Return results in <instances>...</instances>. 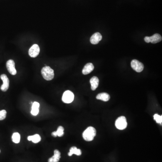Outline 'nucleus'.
I'll use <instances>...</instances> for the list:
<instances>
[{"mask_svg":"<svg viewBox=\"0 0 162 162\" xmlns=\"http://www.w3.org/2000/svg\"><path fill=\"white\" fill-rule=\"evenodd\" d=\"M97 131L94 127L89 126L84 131L82 134L83 139L87 141H91L96 136Z\"/></svg>","mask_w":162,"mask_h":162,"instance_id":"1","label":"nucleus"},{"mask_svg":"<svg viewBox=\"0 0 162 162\" xmlns=\"http://www.w3.org/2000/svg\"><path fill=\"white\" fill-rule=\"evenodd\" d=\"M6 111L5 110L0 111V120H3L6 119Z\"/></svg>","mask_w":162,"mask_h":162,"instance_id":"21","label":"nucleus"},{"mask_svg":"<svg viewBox=\"0 0 162 162\" xmlns=\"http://www.w3.org/2000/svg\"><path fill=\"white\" fill-rule=\"evenodd\" d=\"M1 78L3 81V84L1 87V89L3 92H6L9 87V79L6 74H2L1 75Z\"/></svg>","mask_w":162,"mask_h":162,"instance_id":"9","label":"nucleus"},{"mask_svg":"<svg viewBox=\"0 0 162 162\" xmlns=\"http://www.w3.org/2000/svg\"><path fill=\"white\" fill-rule=\"evenodd\" d=\"M74 96L73 93L70 91H66L63 94L62 101L65 103H71L74 99Z\"/></svg>","mask_w":162,"mask_h":162,"instance_id":"4","label":"nucleus"},{"mask_svg":"<svg viewBox=\"0 0 162 162\" xmlns=\"http://www.w3.org/2000/svg\"><path fill=\"white\" fill-rule=\"evenodd\" d=\"M6 68L8 72L12 75H15L17 73L15 68V63L13 60H10L6 62Z\"/></svg>","mask_w":162,"mask_h":162,"instance_id":"7","label":"nucleus"},{"mask_svg":"<svg viewBox=\"0 0 162 162\" xmlns=\"http://www.w3.org/2000/svg\"><path fill=\"white\" fill-rule=\"evenodd\" d=\"M64 128L62 126H59L57 129L56 133H57V136L59 137H61L64 135Z\"/></svg>","mask_w":162,"mask_h":162,"instance_id":"20","label":"nucleus"},{"mask_svg":"<svg viewBox=\"0 0 162 162\" xmlns=\"http://www.w3.org/2000/svg\"><path fill=\"white\" fill-rule=\"evenodd\" d=\"M94 69V66L92 63H89L86 64L83 68L82 72L84 75H87L91 73Z\"/></svg>","mask_w":162,"mask_h":162,"instance_id":"11","label":"nucleus"},{"mask_svg":"<svg viewBox=\"0 0 162 162\" xmlns=\"http://www.w3.org/2000/svg\"><path fill=\"white\" fill-rule=\"evenodd\" d=\"M102 35L99 33H96L94 34L91 37L90 39V42L92 44H97L99 41L102 39Z\"/></svg>","mask_w":162,"mask_h":162,"instance_id":"10","label":"nucleus"},{"mask_svg":"<svg viewBox=\"0 0 162 162\" xmlns=\"http://www.w3.org/2000/svg\"><path fill=\"white\" fill-rule=\"evenodd\" d=\"M91 84V89L93 91L96 90L99 86V80L97 77L94 76L90 80Z\"/></svg>","mask_w":162,"mask_h":162,"instance_id":"12","label":"nucleus"},{"mask_svg":"<svg viewBox=\"0 0 162 162\" xmlns=\"http://www.w3.org/2000/svg\"><path fill=\"white\" fill-rule=\"evenodd\" d=\"M40 104L37 102H34L33 103L32 106V110L31 113L33 116H36L39 113V108Z\"/></svg>","mask_w":162,"mask_h":162,"instance_id":"14","label":"nucleus"},{"mask_svg":"<svg viewBox=\"0 0 162 162\" xmlns=\"http://www.w3.org/2000/svg\"><path fill=\"white\" fill-rule=\"evenodd\" d=\"M131 65L132 69L136 72H141L144 70L143 64L136 60H132L131 63Z\"/></svg>","mask_w":162,"mask_h":162,"instance_id":"5","label":"nucleus"},{"mask_svg":"<svg viewBox=\"0 0 162 162\" xmlns=\"http://www.w3.org/2000/svg\"><path fill=\"white\" fill-rule=\"evenodd\" d=\"M127 124L126 118L124 116H121L116 120L115 126L119 130H124L127 126Z\"/></svg>","mask_w":162,"mask_h":162,"instance_id":"3","label":"nucleus"},{"mask_svg":"<svg viewBox=\"0 0 162 162\" xmlns=\"http://www.w3.org/2000/svg\"><path fill=\"white\" fill-rule=\"evenodd\" d=\"M60 158V152L58 150H55L54 155L48 159V162H58Z\"/></svg>","mask_w":162,"mask_h":162,"instance_id":"13","label":"nucleus"},{"mask_svg":"<svg viewBox=\"0 0 162 162\" xmlns=\"http://www.w3.org/2000/svg\"><path fill=\"white\" fill-rule=\"evenodd\" d=\"M12 140L13 142L16 144L19 143L20 140V135L18 132L14 133L12 136Z\"/></svg>","mask_w":162,"mask_h":162,"instance_id":"18","label":"nucleus"},{"mask_svg":"<svg viewBox=\"0 0 162 162\" xmlns=\"http://www.w3.org/2000/svg\"><path fill=\"white\" fill-rule=\"evenodd\" d=\"M41 73L43 77L47 81H50L54 78V70L49 66H45L43 68Z\"/></svg>","mask_w":162,"mask_h":162,"instance_id":"2","label":"nucleus"},{"mask_svg":"<svg viewBox=\"0 0 162 162\" xmlns=\"http://www.w3.org/2000/svg\"><path fill=\"white\" fill-rule=\"evenodd\" d=\"M51 135L52 136H54V137H56L57 136V133H56V131H54V132H52L51 133Z\"/></svg>","mask_w":162,"mask_h":162,"instance_id":"22","label":"nucleus"},{"mask_svg":"<svg viewBox=\"0 0 162 162\" xmlns=\"http://www.w3.org/2000/svg\"><path fill=\"white\" fill-rule=\"evenodd\" d=\"M28 140L29 141H32L34 143H38L41 140V137L38 134H35L33 136H30L28 137Z\"/></svg>","mask_w":162,"mask_h":162,"instance_id":"17","label":"nucleus"},{"mask_svg":"<svg viewBox=\"0 0 162 162\" xmlns=\"http://www.w3.org/2000/svg\"><path fill=\"white\" fill-rule=\"evenodd\" d=\"M153 118H154V120L156 122L157 124H160L161 125H162V116H160L158 114H155L153 115Z\"/></svg>","mask_w":162,"mask_h":162,"instance_id":"19","label":"nucleus"},{"mask_svg":"<svg viewBox=\"0 0 162 162\" xmlns=\"http://www.w3.org/2000/svg\"><path fill=\"white\" fill-rule=\"evenodd\" d=\"M0 153H1V150H0Z\"/></svg>","mask_w":162,"mask_h":162,"instance_id":"23","label":"nucleus"},{"mask_svg":"<svg viewBox=\"0 0 162 162\" xmlns=\"http://www.w3.org/2000/svg\"><path fill=\"white\" fill-rule=\"evenodd\" d=\"M96 98L97 99L103 101H108L110 99V97L109 95L107 93H101L98 94Z\"/></svg>","mask_w":162,"mask_h":162,"instance_id":"15","label":"nucleus"},{"mask_svg":"<svg viewBox=\"0 0 162 162\" xmlns=\"http://www.w3.org/2000/svg\"><path fill=\"white\" fill-rule=\"evenodd\" d=\"M40 52V48L38 45L37 44H34L31 46L28 51V54L32 58H35L37 57Z\"/></svg>","mask_w":162,"mask_h":162,"instance_id":"8","label":"nucleus"},{"mask_svg":"<svg viewBox=\"0 0 162 162\" xmlns=\"http://www.w3.org/2000/svg\"><path fill=\"white\" fill-rule=\"evenodd\" d=\"M73 154H76L77 156H80L82 154V151L80 149H78L76 147H72L70 149V152L68 153L69 156H71Z\"/></svg>","mask_w":162,"mask_h":162,"instance_id":"16","label":"nucleus"},{"mask_svg":"<svg viewBox=\"0 0 162 162\" xmlns=\"http://www.w3.org/2000/svg\"><path fill=\"white\" fill-rule=\"evenodd\" d=\"M144 40L146 43H152L155 44L161 42L162 37L159 34L156 33L151 37H145Z\"/></svg>","mask_w":162,"mask_h":162,"instance_id":"6","label":"nucleus"}]
</instances>
